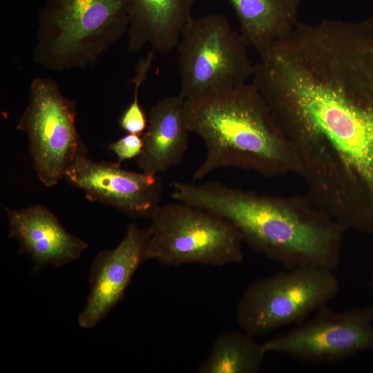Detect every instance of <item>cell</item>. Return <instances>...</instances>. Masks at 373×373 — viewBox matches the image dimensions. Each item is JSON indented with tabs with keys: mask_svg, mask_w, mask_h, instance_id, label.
Listing matches in <instances>:
<instances>
[{
	"mask_svg": "<svg viewBox=\"0 0 373 373\" xmlns=\"http://www.w3.org/2000/svg\"><path fill=\"white\" fill-rule=\"evenodd\" d=\"M255 86L283 132L334 123L373 135V34L325 31L298 41Z\"/></svg>",
	"mask_w": 373,
	"mask_h": 373,
	"instance_id": "obj_1",
	"label": "cell"
},
{
	"mask_svg": "<svg viewBox=\"0 0 373 373\" xmlns=\"http://www.w3.org/2000/svg\"><path fill=\"white\" fill-rule=\"evenodd\" d=\"M171 198L215 213L233 224L243 242L285 269L314 265L335 271L343 227L307 195L279 196L218 181L174 182Z\"/></svg>",
	"mask_w": 373,
	"mask_h": 373,
	"instance_id": "obj_2",
	"label": "cell"
},
{
	"mask_svg": "<svg viewBox=\"0 0 373 373\" xmlns=\"http://www.w3.org/2000/svg\"><path fill=\"white\" fill-rule=\"evenodd\" d=\"M189 132L203 141L206 155L193 178L236 167L268 177L297 173L294 152L256 87L245 84L226 92L185 99Z\"/></svg>",
	"mask_w": 373,
	"mask_h": 373,
	"instance_id": "obj_3",
	"label": "cell"
},
{
	"mask_svg": "<svg viewBox=\"0 0 373 373\" xmlns=\"http://www.w3.org/2000/svg\"><path fill=\"white\" fill-rule=\"evenodd\" d=\"M128 0H46L33 59L52 71L93 64L127 33Z\"/></svg>",
	"mask_w": 373,
	"mask_h": 373,
	"instance_id": "obj_4",
	"label": "cell"
},
{
	"mask_svg": "<svg viewBox=\"0 0 373 373\" xmlns=\"http://www.w3.org/2000/svg\"><path fill=\"white\" fill-rule=\"evenodd\" d=\"M249 46L224 15L193 17L177 46L180 94L185 99H195L247 84L254 67Z\"/></svg>",
	"mask_w": 373,
	"mask_h": 373,
	"instance_id": "obj_5",
	"label": "cell"
},
{
	"mask_svg": "<svg viewBox=\"0 0 373 373\" xmlns=\"http://www.w3.org/2000/svg\"><path fill=\"white\" fill-rule=\"evenodd\" d=\"M150 218L144 260L223 266L243 260L239 231L215 213L175 200L160 205Z\"/></svg>",
	"mask_w": 373,
	"mask_h": 373,
	"instance_id": "obj_6",
	"label": "cell"
},
{
	"mask_svg": "<svg viewBox=\"0 0 373 373\" xmlns=\"http://www.w3.org/2000/svg\"><path fill=\"white\" fill-rule=\"evenodd\" d=\"M334 271L302 265L252 282L237 306L241 330L255 337L301 324L338 294L340 285Z\"/></svg>",
	"mask_w": 373,
	"mask_h": 373,
	"instance_id": "obj_7",
	"label": "cell"
},
{
	"mask_svg": "<svg viewBox=\"0 0 373 373\" xmlns=\"http://www.w3.org/2000/svg\"><path fill=\"white\" fill-rule=\"evenodd\" d=\"M76 103L65 97L51 78L36 77L17 124L26 133L32 166L39 180L53 186L87 149L75 125Z\"/></svg>",
	"mask_w": 373,
	"mask_h": 373,
	"instance_id": "obj_8",
	"label": "cell"
},
{
	"mask_svg": "<svg viewBox=\"0 0 373 373\" xmlns=\"http://www.w3.org/2000/svg\"><path fill=\"white\" fill-rule=\"evenodd\" d=\"M264 352L303 363H332L373 351V306L336 311L325 305L288 332L262 343Z\"/></svg>",
	"mask_w": 373,
	"mask_h": 373,
	"instance_id": "obj_9",
	"label": "cell"
},
{
	"mask_svg": "<svg viewBox=\"0 0 373 373\" xmlns=\"http://www.w3.org/2000/svg\"><path fill=\"white\" fill-rule=\"evenodd\" d=\"M64 179L90 202L113 207L133 218H151L160 205L162 181L157 175L122 168L119 163L78 158Z\"/></svg>",
	"mask_w": 373,
	"mask_h": 373,
	"instance_id": "obj_10",
	"label": "cell"
},
{
	"mask_svg": "<svg viewBox=\"0 0 373 373\" xmlns=\"http://www.w3.org/2000/svg\"><path fill=\"white\" fill-rule=\"evenodd\" d=\"M147 237V230L133 222L116 247L96 255L90 266V291L77 318L81 327H94L122 299L133 274L144 260Z\"/></svg>",
	"mask_w": 373,
	"mask_h": 373,
	"instance_id": "obj_11",
	"label": "cell"
},
{
	"mask_svg": "<svg viewBox=\"0 0 373 373\" xmlns=\"http://www.w3.org/2000/svg\"><path fill=\"white\" fill-rule=\"evenodd\" d=\"M8 237L19 244L37 271L52 265L60 267L78 259L88 243L67 231L46 207L37 204L7 211Z\"/></svg>",
	"mask_w": 373,
	"mask_h": 373,
	"instance_id": "obj_12",
	"label": "cell"
},
{
	"mask_svg": "<svg viewBox=\"0 0 373 373\" xmlns=\"http://www.w3.org/2000/svg\"><path fill=\"white\" fill-rule=\"evenodd\" d=\"M184 102L179 93L163 97L151 107L142 135L143 148L137 157L141 171L157 175L181 164L189 133L184 117Z\"/></svg>",
	"mask_w": 373,
	"mask_h": 373,
	"instance_id": "obj_13",
	"label": "cell"
},
{
	"mask_svg": "<svg viewBox=\"0 0 373 373\" xmlns=\"http://www.w3.org/2000/svg\"><path fill=\"white\" fill-rule=\"evenodd\" d=\"M198 1L128 0V53L137 54L147 45L162 54L177 48Z\"/></svg>",
	"mask_w": 373,
	"mask_h": 373,
	"instance_id": "obj_14",
	"label": "cell"
},
{
	"mask_svg": "<svg viewBox=\"0 0 373 373\" xmlns=\"http://www.w3.org/2000/svg\"><path fill=\"white\" fill-rule=\"evenodd\" d=\"M249 46L264 55L298 23L300 0H227Z\"/></svg>",
	"mask_w": 373,
	"mask_h": 373,
	"instance_id": "obj_15",
	"label": "cell"
},
{
	"mask_svg": "<svg viewBox=\"0 0 373 373\" xmlns=\"http://www.w3.org/2000/svg\"><path fill=\"white\" fill-rule=\"evenodd\" d=\"M242 332H227L214 340L208 357L197 368L198 373H257L265 356L262 344Z\"/></svg>",
	"mask_w": 373,
	"mask_h": 373,
	"instance_id": "obj_16",
	"label": "cell"
},
{
	"mask_svg": "<svg viewBox=\"0 0 373 373\" xmlns=\"http://www.w3.org/2000/svg\"><path fill=\"white\" fill-rule=\"evenodd\" d=\"M150 67L145 63H139L131 82L133 84V99L121 115L119 124L121 128L127 133L142 135L148 124L144 111L139 103L138 93L140 87L146 79Z\"/></svg>",
	"mask_w": 373,
	"mask_h": 373,
	"instance_id": "obj_17",
	"label": "cell"
},
{
	"mask_svg": "<svg viewBox=\"0 0 373 373\" xmlns=\"http://www.w3.org/2000/svg\"><path fill=\"white\" fill-rule=\"evenodd\" d=\"M143 139L140 135L127 133L108 147L117 156L119 162L137 157L143 148Z\"/></svg>",
	"mask_w": 373,
	"mask_h": 373,
	"instance_id": "obj_18",
	"label": "cell"
},
{
	"mask_svg": "<svg viewBox=\"0 0 373 373\" xmlns=\"http://www.w3.org/2000/svg\"><path fill=\"white\" fill-rule=\"evenodd\" d=\"M370 286H371V288L373 290V261H372V269H371Z\"/></svg>",
	"mask_w": 373,
	"mask_h": 373,
	"instance_id": "obj_19",
	"label": "cell"
}]
</instances>
